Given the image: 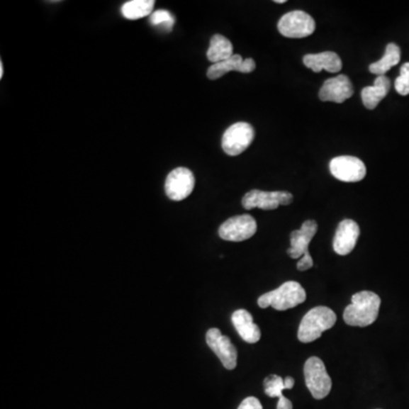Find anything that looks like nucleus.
Here are the masks:
<instances>
[{
  "mask_svg": "<svg viewBox=\"0 0 409 409\" xmlns=\"http://www.w3.org/2000/svg\"><path fill=\"white\" fill-rule=\"evenodd\" d=\"M381 299L372 291H361L352 297V303L344 312V320L350 326H365L374 323L379 316Z\"/></svg>",
  "mask_w": 409,
  "mask_h": 409,
  "instance_id": "f257e3e1",
  "label": "nucleus"
},
{
  "mask_svg": "<svg viewBox=\"0 0 409 409\" xmlns=\"http://www.w3.org/2000/svg\"><path fill=\"white\" fill-rule=\"evenodd\" d=\"M337 315L325 306L314 307L303 316L298 329V339L303 344L318 340L326 330L335 326Z\"/></svg>",
  "mask_w": 409,
  "mask_h": 409,
  "instance_id": "f03ea898",
  "label": "nucleus"
},
{
  "mask_svg": "<svg viewBox=\"0 0 409 409\" xmlns=\"http://www.w3.org/2000/svg\"><path fill=\"white\" fill-rule=\"evenodd\" d=\"M306 291L296 281H288L278 289L267 292L258 298V306L261 308L273 307L276 310H286L301 305L306 301Z\"/></svg>",
  "mask_w": 409,
  "mask_h": 409,
  "instance_id": "7ed1b4c3",
  "label": "nucleus"
},
{
  "mask_svg": "<svg viewBox=\"0 0 409 409\" xmlns=\"http://www.w3.org/2000/svg\"><path fill=\"white\" fill-rule=\"evenodd\" d=\"M303 374L307 388L315 399L320 400L329 395L332 388V381L326 372L323 361L318 357L308 358L303 366Z\"/></svg>",
  "mask_w": 409,
  "mask_h": 409,
  "instance_id": "20e7f679",
  "label": "nucleus"
},
{
  "mask_svg": "<svg viewBox=\"0 0 409 409\" xmlns=\"http://www.w3.org/2000/svg\"><path fill=\"white\" fill-rule=\"evenodd\" d=\"M281 35L292 39H301L313 35L316 29L314 18L303 11L286 13L278 23Z\"/></svg>",
  "mask_w": 409,
  "mask_h": 409,
  "instance_id": "39448f33",
  "label": "nucleus"
},
{
  "mask_svg": "<svg viewBox=\"0 0 409 409\" xmlns=\"http://www.w3.org/2000/svg\"><path fill=\"white\" fill-rule=\"evenodd\" d=\"M255 137L254 128L246 122H237L230 126L222 137V148L229 156L242 154Z\"/></svg>",
  "mask_w": 409,
  "mask_h": 409,
  "instance_id": "423d86ee",
  "label": "nucleus"
},
{
  "mask_svg": "<svg viewBox=\"0 0 409 409\" xmlns=\"http://www.w3.org/2000/svg\"><path fill=\"white\" fill-rule=\"evenodd\" d=\"M257 223L250 215H239L226 220L218 229L220 239L232 242L248 240L255 235Z\"/></svg>",
  "mask_w": 409,
  "mask_h": 409,
  "instance_id": "0eeeda50",
  "label": "nucleus"
},
{
  "mask_svg": "<svg viewBox=\"0 0 409 409\" xmlns=\"http://www.w3.org/2000/svg\"><path fill=\"white\" fill-rule=\"evenodd\" d=\"M293 201V196L288 191H262L252 190L247 192L242 198L243 208L247 211L254 208H261L264 211H273L280 205L288 206Z\"/></svg>",
  "mask_w": 409,
  "mask_h": 409,
  "instance_id": "6e6552de",
  "label": "nucleus"
},
{
  "mask_svg": "<svg viewBox=\"0 0 409 409\" xmlns=\"http://www.w3.org/2000/svg\"><path fill=\"white\" fill-rule=\"evenodd\" d=\"M194 173L186 167H178L167 175L165 192L171 201H181L189 197L195 188Z\"/></svg>",
  "mask_w": 409,
  "mask_h": 409,
  "instance_id": "1a4fd4ad",
  "label": "nucleus"
},
{
  "mask_svg": "<svg viewBox=\"0 0 409 409\" xmlns=\"http://www.w3.org/2000/svg\"><path fill=\"white\" fill-rule=\"evenodd\" d=\"M330 172L335 179L344 182H358L365 178L366 167L359 158L340 156L330 162Z\"/></svg>",
  "mask_w": 409,
  "mask_h": 409,
  "instance_id": "9d476101",
  "label": "nucleus"
},
{
  "mask_svg": "<svg viewBox=\"0 0 409 409\" xmlns=\"http://www.w3.org/2000/svg\"><path fill=\"white\" fill-rule=\"evenodd\" d=\"M206 342L209 348L220 358V363L229 371L237 367V352L229 337L223 335L218 329H211L206 333Z\"/></svg>",
  "mask_w": 409,
  "mask_h": 409,
  "instance_id": "9b49d317",
  "label": "nucleus"
},
{
  "mask_svg": "<svg viewBox=\"0 0 409 409\" xmlns=\"http://www.w3.org/2000/svg\"><path fill=\"white\" fill-rule=\"evenodd\" d=\"M352 95L354 86L347 75H338L326 80L320 90V99L322 101L342 103L352 98Z\"/></svg>",
  "mask_w": 409,
  "mask_h": 409,
  "instance_id": "f8f14e48",
  "label": "nucleus"
},
{
  "mask_svg": "<svg viewBox=\"0 0 409 409\" xmlns=\"http://www.w3.org/2000/svg\"><path fill=\"white\" fill-rule=\"evenodd\" d=\"M359 235H361V229L355 220H342L335 232L333 250L338 255H348L355 248Z\"/></svg>",
  "mask_w": 409,
  "mask_h": 409,
  "instance_id": "ddd939ff",
  "label": "nucleus"
},
{
  "mask_svg": "<svg viewBox=\"0 0 409 409\" xmlns=\"http://www.w3.org/2000/svg\"><path fill=\"white\" fill-rule=\"evenodd\" d=\"M316 232H318V223L315 220H308L303 222L301 229L296 230L290 235L291 246L288 250V255L293 259H298L303 256L309 257L310 256L308 252L309 243L316 235Z\"/></svg>",
  "mask_w": 409,
  "mask_h": 409,
  "instance_id": "4468645a",
  "label": "nucleus"
},
{
  "mask_svg": "<svg viewBox=\"0 0 409 409\" xmlns=\"http://www.w3.org/2000/svg\"><path fill=\"white\" fill-rule=\"evenodd\" d=\"M256 63L252 58L243 60L240 55H233L229 60L220 62V63L213 64L207 71V77L209 80H218L223 75L228 74L229 72H240V73H252L255 71Z\"/></svg>",
  "mask_w": 409,
  "mask_h": 409,
  "instance_id": "2eb2a0df",
  "label": "nucleus"
},
{
  "mask_svg": "<svg viewBox=\"0 0 409 409\" xmlns=\"http://www.w3.org/2000/svg\"><path fill=\"white\" fill-rule=\"evenodd\" d=\"M232 323L241 338L247 344H256L261 340V330L254 323L252 314L246 309H237L232 314Z\"/></svg>",
  "mask_w": 409,
  "mask_h": 409,
  "instance_id": "dca6fc26",
  "label": "nucleus"
},
{
  "mask_svg": "<svg viewBox=\"0 0 409 409\" xmlns=\"http://www.w3.org/2000/svg\"><path fill=\"white\" fill-rule=\"evenodd\" d=\"M303 62L306 67L315 73H320L323 69L330 73H338L342 69V60L338 54L333 52L308 54L303 57Z\"/></svg>",
  "mask_w": 409,
  "mask_h": 409,
  "instance_id": "f3484780",
  "label": "nucleus"
},
{
  "mask_svg": "<svg viewBox=\"0 0 409 409\" xmlns=\"http://www.w3.org/2000/svg\"><path fill=\"white\" fill-rule=\"evenodd\" d=\"M391 82L386 75L378 77L375 79L374 84L371 86H365L362 90V99L367 109L376 108L382 99L386 98L390 91Z\"/></svg>",
  "mask_w": 409,
  "mask_h": 409,
  "instance_id": "a211bd4d",
  "label": "nucleus"
},
{
  "mask_svg": "<svg viewBox=\"0 0 409 409\" xmlns=\"http://www.w3.org/2000/svg\"><path fill=\"white\" fill-rule=\"evenodd\" d=\"M233 46L228 38L222 35H213L207 50V58L213 64L220 63L233 56Z\"/></svg>",
  "mask_w": 409,
  "mask_h": 409,
  "instance_id": "6ab92c4d",
  "label": "nucleus"
},
{
  "mask_svg": "<svg viewBox=\"0 0 409 409\" xmlns=\"http://www.w3.org/2000/svg\"><path fill=\"white\" fill-rule=\"evenodd\" d=\"M400 57L401 52L399 46H397L396 43H389L386 46L383 57L369 65V72L373 74L378 75V77H382V75L386 74V72H389L393 66L399 64Z\"/></svg>",
  "mask_w": 409,
  "mask_h": 409,
  "instance_id": "aec40b11",
  "label": "nucleus"
},
{
  "mask_svg": "<svg viewBox=\"0 0 409 409\" xmlns=\"http://www.w3.org/2000/svg\"><path fill=\"white\" fill-rule=\"evenodd\" d=\"M265 393L271 398H278L279 403L276 409H292V403L284 397V391L286 390L284 386V379L279 375H269L264 381Z\"/></svg>",
  "mask_w": 409,
  "mask_h": 409,
  "instance_id": "412c9836",
  "label": "nucleus"
},
{
  "mask_svg": "<svg viewBox=\"0 0 409 409\" xmlns=\"http://www.w3.org/2000/svg\"><path fill=\"white\" fill-rule=\"evenodd\" d=\"M154 0H130L122 6V15L128 20H139L152 14Z\"/></svg>",
  "mask_w": 409,
  "mask_h": 409,
  "instance_id": "4be33fe9",
  "label": "nucleus"
},
{
  "mask_svg": "<svg viewBox=\"0 0 409 409\" xmlns=\"http://www.w3.org/2000/svg\"><path fill=\"white\" fill-rule=\"evenodd\" d=\"M174 22L173 15L167 11H164V9H159L157 12H154L150 15V23L152 26H163L164 29L169 30V31L172 29Z\"/></svg>",
  "mask_w": 409,
  "mask_h": 409,
  "instance_id": "5701e85b",
  "label": "nucleus"
},
{
  "mask_svg": "<svg viewBox=\"0 0 409 409\" xmlns=\"http://www.w3.org/2000/svg\"><path fill=\"white\" fill-rule=\"evenodd\" d=\"M395 88L399 95H409V63L401 66L400 74L396 79Z\"/></svg>",
  "mask_w": 409,
  "mask_h": 409,
  "instance_id": "b1692460",
  "label": "nucleus"
},
{
  "mask_svg": "<svg viewBox=\"0 0 409 409\" xmlns=\"http://www.w3.org/2000/svg\"><path fill=\"white\" fill-rule=\"evenodd\" d=\"M237 409H263V406L257 398L248 397L240 403V406L237 407Z\"/></svg>",
  "mask_w": 409,
  "mask_h": 409,
  "instance_id": "393cba45",
  "label": "nucleus"
},
{
  "mask_svg": "<svg viewBox=\"0 0 409 409\" xmlns=\"http://www.w3.org/2000/svg\"><path fill=\"white\" fill-rule=\"evenodd\" d=\"M313 267H314V262H313L312 256H309V257L303 256L297 264V269L299 271H307V269H312Z\"/></svg>",
  "mask_w": 409,
  "mask_h": 409,
  "instance_id": "a878e982",
  "label": "nucleus"
},
{
  "mask_svg": "<svg viewBox=\"0 0 409 409\" xmlns=\"http://www.w3.org/2000/svg\"><path fill=\"white\" fill-rule=\"evenodd\" d=\"M284 386H286V390H291L295 386V379L291 378V376L284 379Z\"/></svg>",
  "mask_w": 409,
  "mask_h": 409,
  "instance_id": "bb28decb",
  "label": "nucleus"
},
{
  "mask_svg": "<svg viewBox=\"0 0 409 409\" xmlns=\"http://www.w3.org/2000/svg\"><path fill=\"white\" fill-rule=\"evenodd\" d=\"M4 77V65L3 63H0V79Z\"/></svg>",
  "mask_w": 409,
  "mask_h": 409,
  "instance_id": "cd10ccee",
  "label": "nucleus"
},
{
  "mask_svg": "<svg viewBox=\"0 0 409 409\" xmlns=\"http://www.w3.org/2000/svg\"><path fill=\"white\" fill-rule=\"evenodd\" d=\"M275 3H276V4H284V3H286V0H275Z\"/></svg>",
  "mask_w": 409,
  "mask_h": 409,
  "instance_id": "c85d7f7f",
  "label": "nucleus"
}]
</instances>
